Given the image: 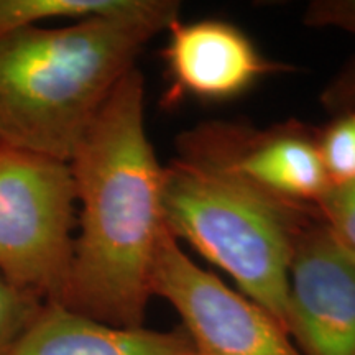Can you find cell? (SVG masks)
Here are the masks:
<instances>
[{
  "label": "cell",
  "instance_id": "5b68a950",
  "mask_svg": "<svg viewBox=\"0 0 355 355\" xmlns=\"http://www.w3.org/2000/svg\"><path fill=\"white\" fill-rule=\"evenodd\" d=\"M180 158L291 211L316 216L329 186L318 128L290 121L270 128L234 122L199 123L178 140Z\"/></svg>",
  "mask_w": 355,
  "mask_h": 355
},
{
  "label": "cell",
  "instance_id": "7a4b0ae2",
  "mask_svg": "<svg viewBox=\"0 0 355 355\" xmlns=\"http://www.w3.org/2000/svg\"><path fill=\"white\" fill-rule=\"evenodd\" d=\"M178 19L180 3L158 0L139 15L0 38V145L69 163L144 48Z\"/></svg>",
  "mask_w": 355,
  "mask_h": 355
},
{
  "label": "cell",
  "instance_id": "ba28073f",
  "mask_svg": "<svg viewBox=\"0 0 355 355\" xmlns=\"http://www.w3.org/2000/svg\"><path fill=\"white\" fill-rule=\"evenodd\" d=\"M163 60L170 78L165 102L175 105L183 97L229 101L241 96L260 78L290 69L266 60L242 30L220 20L168 26Z\"/></svg>",
  "mask_w": 355,
  "mask_h": 355
},
{
  "label": "cell",
  "instance_id": "6da1fadb",
  "mask_svg": "<svg viewBox=\"0 0 355 355\" xmlns=\"http://www.w3.org/2000/svg\"><path fill=\"white\" fill-rule=\"evenodd\" d=\"M79 235L56 303L119 327H141L165 224L163 166L145 128V81L133 68L105 101L69 162Z\"/></svg>",
  "mask_w": 355,
  "mask_h": 355
},
{
  "label": "cell",
  "instance_id": "30bf717a",
  "mask_svg": "<svg viewBox=\"0 0 355 355\" xmlns=\"http://www.w3.org/2000/svg\"><path fill=\"white\" fill-rule=\"evenodd\" d=\"M157 3L158 0H0V38L44 20L139 15Z\"/></svg>",
  "mask_w": 355,
  "mask_h": 355
},
{
  "label": "cell",
  "instance_id": "277c9868",
  "mask_svg": "<svg viewBox=\"0 0 355 355\" xmlns=\"http://www.w3.org/2000/svg\"><path fill=\"white\" fill-rule=\"evenodd\" d=\"M69 163L0 145V275L58 301L73 259Z\"/></svg>",
  "mask_w": 355,
  "mask_h": 355
},
{
  "label": "cell",
  "instance_id": "8fae6325",
  "mask_svg": "<svg viewBox=\"0 0 355 355\" xmlns=\"http://www.w3.org/2000/svg\"><path fill=\"white\" fill-rule=\"evenodd\" d=\"M318 146L329 184L355 181V110L318 128Z\"/></svg>",
  "mask_w": 355,
  "mask_h": 355
},
{
  "label": "cell",
  "instance_id": "3957f363",
  "mask_svg": "<svg viewBox=\"0 0 355 355\" xmlns=\"http://www.w3.org/2000/svg\"><path fill=\"white\" fill-rule=\"evenodd\" d=\"M162 212L176 241L189 242L224 270L243 296L286 329L293 245L316 216L278 206L181 158L163 166Z\"/></svg>",
  "mask_w": 355,
  "mask_h": 355
},
{
  "label": "cell",
  "instance_id": "5bb4252c",
  "mask_svg": "<svg viewBox=\"0 0 355 355\" xmlns=\"http://www.w3.org/2000/svg\"><path fill=\"white\" fill-rule=\"evenodd\" d=\"M303 21L314 28H337L355 35V0H314Z\"/></svg>",
  "mask_w": 355,
  "mask_h": 355
},
{
  "label": "cell",
  "instance_id": "52a82bcc",
  "mask_svg": "<svg viewBox=\"0 0 355 355\" xmlns=\"http://www.w3.org/2000/svg\"><path fill=\"white\" fill-rule=\"evenodd\" d=\"M286 329L303 355H355V252L319 219L293 245Z\"/></svg>",
  "mask_w": 355,
  "mask_h": 355
},
{
  "label": "cell",
  "instance_id": "9a60e30c",
  "mask_svg": "<svg viewBox=\"0 0 355 355\" xmlns=\"http://www.w3.org/2000/svg\"><path fill=\"white\" fill-rule=\"evenodd\" d=\"M321 104L334 115L355 110V58L327 84L321 94Z\"/></svg>",
  "mask_w": 355,
  "mask_h": 355
},
{
  "label": "cell",
  "instance_id": "8992f818",
  "mask_svg": "<svg viewBox=\"0 0 355 355\" xmlns=\"http://www.w3.org/2000/svg\"><path fill=\"white\" fill-rule=\"evenodd\" d=\"M152 293L180 314L199 355H303L268 311L191 260L166 227L155 254Z\"/></svg>",
  "mask_w": 355,
  "mask_h": 355
},
{
  "label": "cell",
  "instance_id": "4fadbf2b",
  "mask_svg": "<svg viewBox=\"0 0 355 355\" xmlns=\"http://www.w3.org/2000/svg\"><path fill=\"white\" fill-rule=\"evenodd\" d=\"M314 212L337 241L355 252V181L327 186Z\"/></svg>",
  "mask_w": 355,
  "mask_h": 355
},
{
  "label": "cell",
  "instance_id": "9c48e42d",
  "mask_svg": "<svg viewBox=\"0 0 355 355\" xmlns=\"http://www.w3.org/2000/svg\"><path fill=\"white\" fill-rule=\"evenodd\" d=\"M6 355H199L184 331L119 327L46 301Z\"/></svg>",
  "mask_w": 355,
  "mask_h": 355
},
{
  "label": "cell",
  "instance_id": "7c38bea8",
  "mask_svg": "<svg viewBox=\"0 0 355 355\" xmlns=\"http://www.w3.org/2000/svg\"><path fill=\"white\" fill-rule=\"evenodd\" d=\"M46 303L37 293L13 285L0 275V355L24 336Z\"/></svg>",
  "mask_w": 355,
  "mask_h": 355
}]
</instances>
